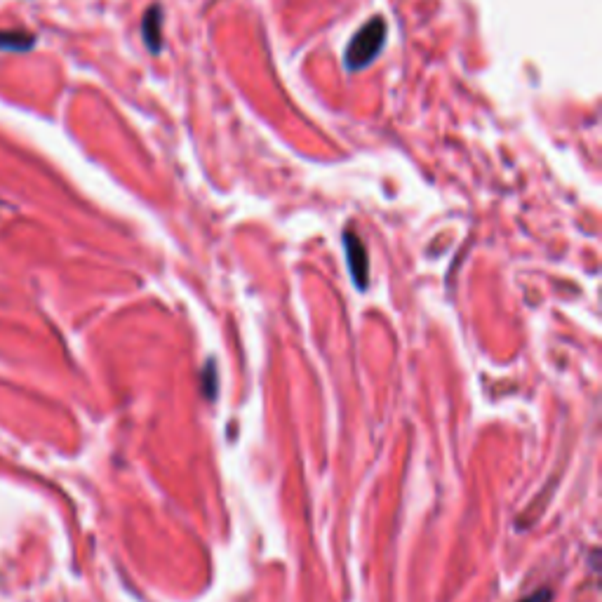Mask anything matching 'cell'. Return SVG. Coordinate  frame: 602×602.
<instances>
[{"label": "cell", "instance_id": "obj_1", "mask_svg": "<svg viewBox=\"0 0 602 602\" xmlns=\"http://www.w3.org/2000/svg\"><path fill=\"white\" fill-rule=\"evenodd\" d=\"M386 36H389V26H386L384 17H372L356 36L351 38L349 48H346L344 62L349 71H363L370 66L374 59L379 57V52L384 50Z\"/></svg>", "mask_w": 602, "mask_h": 602}, {"label": "cell", "instance_id": "obj_2", "mask_svg": "<svg viewBox=\"0 0 602 602\" xmlns=\"http://www.w3.org/2000/svg\"><path fill=\"white\" fill-rule=\"evenodd\" d=\"M344 250L346 262H349V271L353 278V285L358 290H367V278H370V257H367V247L363 238L358 233L346 231L344 233Z\"/></svg>", "mask_w": 602, "mask_h": 602}, {"label": "cell", "instance_id": "obj_3", "mask_svg": "<svg viewBox=\"0 0 602 602\" xmlns=\"http://www.w3.org/2000/svg\"><path fill=\"white\" fill-rule=\"evenodd\" d=\"M142 38L151 55H160V50H163V8L160 5H151L144 12Z\"/></svg>", "mask_w": 602, "mask_h": 602}, {"label": "cell", "instance_id": "obj_4", "mask_svg": "<svg viewBox=\"0 0 602 602\" xmlns=\"http://www.w3.org/2000/svg\"><path fill=\"white\" fill-rule=\"evenodd\" d=\"M36 45V36L29 31H0V50L26 52Z\"/></svg>", "mask_w": 602, "mask_h": 602}, {"label": "cell", "instance_id": "obj_5", "mask_svg": "<svg viewBox=\"0 0 602 602\" xmlns=\"http://www.w3.org/2000/svg\"><path fill=\"white\" fill-rule=\"evenodd\" d=\"M520 602H553V593H551V588H539L537 593H532L530 598H525Z\"/></svg>", "mask_w": 602, "mask_h": 602}]
</instances>
